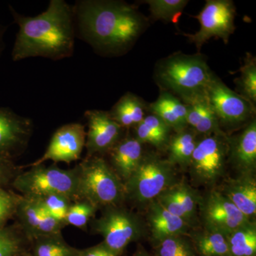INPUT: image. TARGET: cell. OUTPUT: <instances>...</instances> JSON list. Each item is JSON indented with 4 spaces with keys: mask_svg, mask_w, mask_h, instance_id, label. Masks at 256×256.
<instances>
[{
    "mask_svg": "<svg viewBox=\"0 0 256 256\" xmlns=\"http://www.w3.org/2000/svg\"><path fill=\"white\" fill-rule=\"evenodd\" d=\"M74 11L82 38L105 54L122 53L146 26V18L137 8L124 2L82 1Z\"/></svg>",
    "mask_w": 256,
    "mask_h": 256,
    "instance_id": "cell-1",
    "label": "cell"
},
{
    "mask_svg": "<svg viewBox=\"0 0 256 256\" xmlns=\"http://www.w3.org/2000/svg\"><path fill=\"white\" fill-rule=\"evenodd\" d=\"M10 10L18 26L13 60L35 56L60 60L73 54L74 11L65 1L52 0L46 11L34 18Z\"/></svg>",
    "mask_w": 256,
    "mask_h": 256,
    "instance_id": "cell-2",
    "label": "cell"
},
{
    "mask_svg": "<svg viewBox=\"0 0 256 256\" xmlns=\"http://www.w3.org/2000/svg\"><path fill=\"white\" fill-rule=\"evenodd\" d=\"M213 72L200 54H174L156 67V82L165 92L178 94L183 102L206 92Z\"/></svg>",
    "mask_w": 256,
    "mask_h": 256,
    "instance_id": "cell-3",
    "label": "cell"
},
{
    "mask_svg": "<svg viewBox=\"0 0 256 256\" xmlns=\"http://www.w3.org/2000/svg\"><path fill=\"white\" fill-rule=\"evenodd\" d=\"M77 166L78 200H86L98 210L126 201L124 182L104 158H86Z\"/></svg>",
    "mask_w": 256,
    "mask_h": 256,
    "instance_id": "cell-4",
    "label": "cell"
},
{
    "mask_svg": "<svg viewBox=\"0 0 256 256\" xmlns=\"http://www.w3.org/2000/svg\"><path fill=\"white\" fill-rule=\"evenodd\" d=\"M174 169L168 160L156 153H144L137 169L124 184L126 200L148 206L178 182Z\"/></svg>",
    "mask_w": 256,
    "mask_h": 256,
    "instance_id": "cell-5",
    "label": "cell"
},
{
    "mask_svg": "<svg viewBox=\"0 0 256 256\" xmlns=\"http://www.w3.org/2000/svg\"><path fill=\"white\" fill-rule=\"evenodd\" d=\"M31 169L16 174L12 182L22 196L40 197L60 194L75 202L78 200V166L63 170L56 166L44 164L31 166Z\"/></svg>",
    "mask_w": 256,
    "mask_h": 256,
    "instance_id": "cell-6",
    "label": "cell"
},
{
    "mask_svg": "<svg viewBox=\"0 0 256 256\" xmlns=\"http://www.w3.org/2000/svg\"><path fill=\"white\" fill-rule=\"evenodd\" d=\"M90 226L92 233L100 235L106 246L120 256L129 244L140 240L146 232L139 216L122 205L102 208L100 216L92 220Z\"/></svg>",
    "mask_w": 256,
    "mask_h": 256,
    "instance_id": "cell-7",
    "label": "cell"
},
{
    "mask_svg": "<svg viewBox=\"0 0 256 256\" xmlns=\"http://www.w3.org/2000/svg\"><path fill=\"white\" fill-rule=\"evenodd\" d=\"M228 162V136L212 134L198 140L188 169L195 184L213 188L225 175Z\"/></svg>",
    "mask_w": 256,
    "mask_h": 256,
    "instance_id": "cell-8",
    "label": "cell"
},
{
    "mask_svg": "<svg viewBox=\"0 0 256 256\" xmlns=\"http://www.w3.org/2000/svg\"><path fill=\"white\" fill-rule=\"evenodd\" d=\"M236 8L230 0H208L201 12L194 18L200 22V30L194 34H184L200 50L213 37L222 38L224 43L235 31Z\"/></svg>",
    "mask_w": 256,
    "mask_h": 256,
    "instance_id": "cell-9",
    "label": "cell"
},
{
    "mask_svg": "<svg viewBox=\"0 0 256 256\" xmlns=\"http://www.w3.org/2000/svg\"><path fill=\"white\" fill-rule=\"evenodd\" d=\"M206 94L220 126L237 127L254 119L255 106L230 90L215 74H212Z\"/></svg>",
    "mask_w": 256,
    "mask_h": 256,
    "instance_id": "cell-10",
    "label": "cell"
},
{
    "mask_svg": "<svg viewBox=\"0 0 256 256\" xmlns=\"http://www.w3.org/2000/svg\"><path fill=\"white\" fill-rule=\"evenodd\" d=\"M198 218L202 228L227 236L252 220H248L220 190L210 188L201 195Z\"/></svg>",
    "mask_w": 256,
    "mask_h": 256,
    "instance_id": "cell-11",
    "label": "cell"
},
{
    "mask_svg": "<svg viewBox=\"0 0 256 256\" xmlns=\"http://www.w3.org/2000/svg\"><path fill=\"white\" fill-rule=\"evenodd\" d=\"M86 132L85 127L80 124H65L58 128L52 136L50 144L44 154L28 166L44 164L45 162H66L80 159L84 146H86Z\"/></svg>",
    "mask_w": 256,
    "mask_h": 256,
    "instance_id": "cell-12",
    "label": "cell"
},
{
    "mask_svg": "<svg viewBox=\"0 0 256 256\" xmlns=\"http://www.w3.org/2000/svg\"><path fill=\"white\" fill-rule=\"evenodd\" d=\"M15 216L18 225L30 242L38 237L60 234L66 226L52 216L35 197L21 195Z\"/></svg>",
    "mask_w": 256,
    "mask_h": 256,
    "instance_id": "cell-13",
    "label": "cell"
},
{
    "mask_svg": "<svg viewBox=\"0 0 256 256\" xmlns=\"http://www.w3.org/2000/svg\"><path fill=\"white\" fill-rule=\"evenodd\" d=\"M85 117L88 131L86 133V158L109 152L120 140L122 128L104 110H87Z\"/></svg>",
    "mask_w": 256,
    "mask_h": 256,
    "instance_id": "cell-14",
    "label": "cell"
},
{
    "mask_svg": "<svg viewBox=\"0 0 256 256\" xmlns=\"http://www.w3.org/2000/svg\"><path fill=\"white\" fill-rule=\"evenodd\" d=\"M31 120L6 108H0V158L12 160L28 144L32 134Z\"/></svg>",
    "mask_w": 256,
    "mask_h": 256,
    "instance_id": "cell-15",
    "label": "cell"
},
{
    "mask_svg": "<svg viewBox=\"0 0 256 256\" xmlns=\"http://www.w3.org/2000/svg\"><path fill=\"white\" fill-rule=\"evenodd\" d=\"M200 198L201 194L188 184L176 182L156 200L165 210L182 218L192 227L198 220Z\"/></svg>",
    "mask_w": 256,
    "mask_h": 256,
    "instance_id": "cell-16",
    "label": "cell"
},
{
    "mask_svg": "<svg viewBox=\"0 0 256 256\" xmlns=\"http://www.w3.org/2000/svg\"><path fill=\"white\" fill-rule=\"evenodd\" d=\"M228 162L239 175H255L256 170V121L254 118L242 132L228 137Z\"/></svg>",
    "mask_w": 256,
    "mask_h": 256,
    "instance_id": "cell-17",
    "label": "cell"
},
{
    "mask_svg": "<svg viewBox=\"0 0 256 256\" xmlns=\"http://www.w3.org/2000/svg\"><path fill=\"white\" fill-rule=\"evenodd\" d=\"M146 208V222L154 246L169 237L188 236L191 230V226L185 220L165 210L156 200L151 202Z\"/></svg>",
    "mask_w": 256,
    "mask_h": 256,
    "instance_id": "cell-18",
    "label": "cell"
},
{
    "mask_svg": "<svg viewBox=\"0 0 256 256\" xmlns=\"http://www.w3.org/2000/svg\"><path fill=\"white\" fill-rule=\"evenodd\" d=\"M220 192L233 203L248 220H254L256 214L255 175H238L224 183Z\"/></svg>",
    "mask_w": 256,
    "mask_h": 256,
    "instance_id": "cell-19",
    "label": "cell"
},
{
    "mask_svg": "<svg viewBox=\"0 0 256 256\" xmlns=\"http://www.w3.org/2000/svg\"><path fill=\"white\" fill-rule=\"evenodd\" d=\"M108 153L110 166L124 184L137 169L144 154L142 143L134 137L120 140Z\"/></svg>",
    "mask_w": 256,
    "mask_h": 256,
    "instance_id": "cell-20",
    "label": "cell"
},
{
    "mask_svg": "<svg viewBox=\"0 0 256 256\" xmlns=\"http://www.w3.org/2000/svg\"><path fill=\"white\" fill-rule=\"evenodd\" d=\"M188 108V126L204 136L225 134L220 128L206 92L184 102Z\"/></svg>",
    "mask_w": 256,
    "mask_h": 256,
    "instance_id": "cell-21",
    "label": "cell"
},
{
    "mask_svg": "<svg viewBox=\"0 0 256 256\" xmlns=\"http://www.w3.org/2000/svg\"><path fill=\"white\" fill-rule=\"evenodd\" d=\"M150 110L162 120L175 132L188 127L186 104L171 92L162 90L156 100L150 105Z\"/></svg>",
    "mask_w": 256,
    "mask_h": 256,
    "instance_id": "cell-22",
    "label": "cell"
},
{
    "mask_svg": "<svg viewBox=\"0 0 256 256\" xmlns=\"http://www.w3.org/2000/svg\"><path fill=\"white\" fill-rule=\"evenodd\" d=\"M198 133L186 128L171 136L166 149L168 151V161L173 166H178L183 169H188L192 154L198 140Z\"/></svg>",
    "mask_w": 256,
    "mask_h": 256,
    "instance_id": "cell-23",
    "label": "cell"
},
{
    "mask_svg": "<svg viewBox=\"0 0 256 256\" xmlns=\"http://www.w3.org/2000/svg\"><path fill=\"white\" fill-rule=\"evenodd\" d=\"M188 236L198 256H230L224 234L202 228L190 230Z\"/></svg>",
    "mask_w": 256,
    "mask_h": 256,
    "instance_id": "cell-24",
    "label": "cell"
},
{
    "mask_svg": "<svg viewBox=\"0 0 256 256\" xmlns=\"http://www.w3.org/2000/svg\"><path fill=\"white\" fill-rule=\"evenodd\" d=\"M134 138L142 144H150L158 149L166 148L172 129L158 116L151 114L136 126Z\"/></svg>",
    "mask_w": 256,
    "mask_h": 256,
    "instance_id": "cell-25",
    "label": "cell"
},
{
    "mask_svg": "<svg viewBox=\"0 0 256 256\" xmlns=\"http://www.w3.org/2000/svg\"><path fill=\"white\" fill-rule=\"evenodd\" d=\"M146 106L142 99L128 92L112 108L111 118L122 128L136 127L144 118Z\"/></svg>",
    "mask_w": 256,
    "mask_h": 256,
    "instance_id": "cell-26",
    "label": "cell"
},
{
    "mask_svg": "<svg viewBox=\"0 0 256 256\" xmlns=\"http://www.w3.org/2000/svg\"><path fill=\"white\" fill-rule=\"evenodd\" d=\"M230 256H256V224L252 220L226 236Z\"/></svg>",
    "mask_w": 256,
    "mask_h": 256,
    "instance_id": "cell-27",
    "label": "cell"
},
{
    "mask_svg": "<svg viewBox=\"0 0 256 256\" xmlns=\"http://www.w3.org/2000/svg\"><path fill=\"white\" fill-rule=\"evenodd\" d=\"M30 242L32 256H78L80 250L68 245L62 233L38 237Z\"/></svg>",
    "mask_w": 256,
    "mask_h": 256,
    "instance_id": "cell-28",
    "label": "cell"
},
{
    "mask_svg": "<svg viewBox=\"0 0 256 256\" xmlns=\"http://www.w3.org/2000/svg\"><path fill=\"white\" fill-rule=\"evenodd\" d=\"M240 76L236 80L237 94L250 102L256 104V57L246 54L244 65L240 67Z\"/></svg>",
    "mask_w": 256,
    "mask_h": 256,
    "instance_id": "cell-29",
    "label": "cell"
},
{
    "mask_svg": "<svg viewBox=\"0 0 256 256\" xmlns=\"http://www.w3.org/2000/svg\"><path fill=\"white\" fill-rule=\"evenodd\" d=\"M30 242L18 225L0 226V256H18Z\"/></svg>",
    "mask_w": 256,
    "mask_h": 256,
    "instance_id": "cell-30",
    "label": "cell"
},
{
    "mask_svg": "<svg viewBox=\"0 0 256 256\" xmlns=\"http://www.w3.org/2000/svg\"><path fill=\"white\" fill-rule=\"evenodd\" d=\"M154 246L153 256H198L186 235L169 237L158 242Z\"/></svg>",
    "mask_w": 256,
    "mask_h": 256,
    "instance_id": "cell-31",
    "label": "cell"
},
{
    "mask_svg": "<svg viewBox=\"0 0 256 256\" xmlns=\"http://www.w3.org/2000/svg\"><path fill=\"white\" fill-rule=\"evenodd\" d=\"M152 16L156 20H164L168 22H178L186 6L188 0H146Z\"/></svg>",
    "mask_w": 256,
    "mask_h": 256,
    "instance_id": "cell-32",
    "label": "cell"
},
{
    "mask_svg": "<svg viewBox=\"0 0 256 256\" xmlns=\"http://www.w3.org/2000/svg\"><path fill=\"white\" fill-rule=\"evenodd\" d=\"M98 210L97 207L86 200H76L69 207L65 218L66 225L86 230L88 226L94 220Z\"/></svg>",
    "mask_w": 256,
    "mask_h": 256,
    "instance_id": "cell-33",
    "label": "cell"
},
{
    "mask_svg": "<svg viewBox=\"0 0 256 256\" xmlns=\"http://www.w3.org/2000/svg\"><path fill=\"white\" fill-rule=\"evenodd\" d=\"M35 198H38L42 206L52 216L66 225L67 212L74 202L72 200L60 194H48Z\"/></svg>",
    "mask_w": 256,
    "mask_h": 256,
    "instance_id": "cell-34",
    "label": "cell"
},
{
    "mask_svg": "<svg viewBox=\"0 0 256 256\" xmlns=\"http://www.w3.org/2000/svg\"><path fill=\"white\" fill-rule=\"evenodd\" d=\"M20 197L0 186V226H5L8 220L15 216Z\"/></svg>",
    "mask_w": 256,
    "mask_h": 256,
    "instance_id": "cell-35",
    "label": "cell"
},
{
    "mask_svg": "<svg viewBox=\"0 0 256 256\" xmlns=\"http://www.w3.org/2000/svg\"><path fill=\"white\" fill-rule=\"evenodd\" d=\"M18 173V168L14 166L12 160L0 158V186L4 188L12 183Z\"/></svg>",
    "mask_w": 256,
    "mask_h": 256,
    "instance_id": "cell-36",
    "label": "cell"
},
{
    "mask_svg": "<svg viewBox=\"0 0 256 256\" xmlns=\"http://www.w3.org/2000/svg\"><path fill=\"white\" fill-rule=\"evenodd\" d=\"M78 256H121L117 252H112L106 246L104 242L97 244L94 246L87 248L79 250Z\"/></svg>",
    "mask_w": 256,
    "mask_h": 256,
    "instance_id": "cell-37",
    "label": "cell"
},
{
    "mask_svg": "<svg viewBox=\"0 0 256 256\" xmlns=\"http://www.w3.org/2000/svg\"><path fill=\"white\" fill-rule=\"evenodd\" d=\"M132 256H151L150 254H149L146 249L144 248V247L142 246L141 245H139L138 246L137 250H136V252L133 254Z\"/></svg>",
    "mask_w": 256,
    "mask_h": 256,
    "instance_id": "cell-38",
    "label": "cell"
},
{
    "mask_svg": "<svg viewBox=\"0 0 256 256\" xmlns=\"http://www.w3.org/2000/svg\"><path fill=\"white\" fill-rule=\"evenodd\" d=\"M2 30H0V54H1L2 50Z\"/></svg>",
    "mask_w": 256,
    "mask_h": 256,
    "instance_id": "cell-39",
    "label": "cell"
},
{
    "mask_svg": "<svg viewBox=\"0 0 256 256\" xmlns=\"http://www.w3.org/2000/svg\"><path fill=\"white\" fill-rule=\"evenodd\" d=\"M18 256H32L30 252H24V254H21V255Z\"/></svg>",
    "mask_w": 256,
    "mask_h": 256,
    "instance_id": "cell-40",
    "label": "cell"
}]
</instances>
